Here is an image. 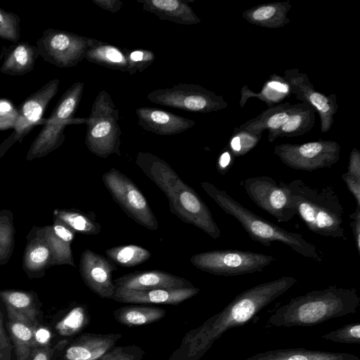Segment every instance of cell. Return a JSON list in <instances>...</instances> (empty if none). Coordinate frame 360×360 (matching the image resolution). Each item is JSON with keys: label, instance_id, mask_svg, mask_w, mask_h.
<instances>
[{"label": "cell", "instance_id": "f1b7e54d", "mask_svg": "<svg viewBox=\"0 0 360 360\" xmlns=\"http://www.w3.org/2000/svg\"><path fill=\"white\" fill-rule=\"evenodd\" d=\"M53 217L58 219L75 233L98 235L101 230L94 213H86L77 209H54Z\"/></svg>", "mask_w": 360, "mask_h": 360}, {"label": "cell", "instance_id": "db71d44e", "mask_svg": "<svg viewBox=\"0 0 360 360\" xmlns=\"http://www.w3.org/2000/svg\"><path fill=\"white\" fill-rule=\"evenodd\" d=\"M5 47L6 46H3L1 48H0V60L3 59L4 58Z\"/></svg>", "mask_w": 360, "mask_h": 360}, {"label": "cell", "instance_id": "8fae6325", "mask_svg": "<svg viewBox=\"0 0 360 360\" xmlns=\"http://www.w3.org/2000/svg\"><path fill=\"white\" fill-rule=\"evenodd\" d=\"M96 41L77 34L48 28L36 41L39 56L58 68L76 66L85 58L88 49Z\"/></svg>", "mask_w": 360, "mask_h": 360}, {"label": "cell", "instance_id": "f546056e", "mask_svg": "<svg viewBox=\"0 0 360 360\" xmlns=\"http://www.w3.org/2000/svg\"><path fill=\"white\" fill-rule=\"evenodd\" d=\"M90 316L86 304L72 307L55 325L56 333L63 338H74L89 326Z\"/></svg>", "mask_w": 360, "mask_h": 360}, {"label": "cell", "instance_id": "816d5d0a", "mask_svg": "<svg viewBox=\"0 0 360 360\" xmlns=\"http://www.w3.org/2000/svg\"><path fill=\"white\" fill-rule=\"evenodd\" d=\"M13 108H11V104L6 101H0V115L6 114L11 111Z\"/></svg>", "mask_w": 360, "mask_h": 360}, {"label": "cell", "instance_id": "bcb514c9", "mask_svg": "<svg viewBox=\"0 0 360 360\" xmlns=\"http://www.w3.org/2000/svg\"><path fill=\"white\" fill-rule=\"evenodd\" d=\"M276 12V8L271 6H263L256 10L252 17L257 20H264L270 18Z\"/></svg>", "mask_w": 360, "mask_h": 360}, {"label": "cell", "instance_id": "ffe728a7", "mask_svg": "<svg viewBox=\"0 0 360 360\" xmlns=\"http://www.w3.org/2000/svg\"><path fill=\"white\" fill-rule=\"evenodd\" d=\"M136 115L140 127L161 136L176 135L195 124L190 119L152 107L138 108Z\"/></svg>", "mask_w": 360, "mask_h": 360}, {"label": "cell", "instance_id": "4316f807", "mask_svg": "<svg viewBox=\"0 0 360 360\" xmlns=\"http://www.w3.org/2000/svg\"><path fill=\"white\" fill-rule=\"evenodd\" d=\"M165 309L148 305H128L113 311L112 315L119 323L128 327L148 325L165 316Z\"/></svg>", "mask_w": 360, "mask_h": 360}, {"label": "cell", "instance_id": "277c9868", "mask_svg": "<svg viewBox=\"0 0 360 360\" xmlns=\"http://www.w3.org/2000/svg\"><path fill=\"white\" fill-rule=\"evenodd\" d=\"M202 188L227 214L235 218L251 240L269 247L273 242L289 246L302 256L321 263L323 253L307 241L300 233L288 231L255 214L224 190L207 181L200 183Z\"/></svg>", "mask_w": 360, "mask_h": 360}, {"label": "cell", "instance_id": "44dd1931", "mask_svg": "<svg viewBox=\"0 0 360 360\" xmlns=\"http://www.w3.org/2000/svg\"><path fill=\"white\" fill-rule=\"evenodd\" d=\"M122 338L121 333H82L67 345L62 360H96Z\"/></svg>", "mask_w": 360, "mask_h": 360}, {"label": "cell", "instance_id": "f6af8a7d", "mask_svg": "<svg viewBox=\"0 0 360 360\" xmlns=\"http://www.w3.org/2000/svg\"><path fill=\"white\" fill-rule=\"evenodd\" d=\"M34 337L37 346L44 345L51 342V333L42 326L36 329Z\"/></svg>", "mask_w": 360, "mask_h": 360}, {"label": "cell", "instance_id": "7a4b0ae2", "mask_svg": "<svg viewBox=\"0 0 360 360\" xmlns=\"http://www.w3.org/2000/svg\"><path fill=\"white\" fill-rule=\"evenodd\" d=\"M136 163L165 193L173 214L201 229L213 239L220 237V229L207 205L166 161L150 153L139 152Z\"/></svg>", "mask_w": 360, "mask_h": 360}, {"label": "cell", "instance_id": "5bb4252c", "mask_svg": "<svg viewBox=\"0 0 360 360\" xmlns=\"http://www.w3.org/2000/svg\"><path fill=\"white\" fill-rule=\"evenodd\" d=\"M60 80L53 79L27 97L17 108L18 116L13 129L28 134L37 125H44L43 117L49 102L58 91Z\"/></svg>", "mask_w": 360, "mask_h": 360}, {"label": "cell", "instance_id": "ab89813d", "mask_svg": "<svg viewBox=\"0 0 360 360\" xmlns=\"http://www.w3.org/2000/svg\"><path fill=\"white\" fill-rule=\"evenodd\" d=\"M342 179L345 181L349 192L354 196L356 206L360 207V180H358L347 172L342 175Z\"/></svg>", "mask_w": 360, "mask_h": 360}, {"label": "cell", "instance_id": "ba28073f", "mask_svg": "<svg viewBox=\"0 0 360 360\" xmlns=\"http://www.w3.org/2000/svg\"><path fill=\"white\" fill-rule=\"evenodd\" d=\"M190 261L193 266L202 271L235 276L262 271L275 258L250 250L224 249L195 254Z\"/></svg>", "mask_w": 360, "mask_h": 360}, {"label": "cell", "instance_id": "4dcf8cb0", "mask_svg": "<svg viewBox=\"0 0 360 360\" xmlns=\"http://www.w3.org/2000/svg\"><path fill=\"white\" fill-rule=\"evenodd\" d=\"M105 255L113 264L122 267L141 264L152 255L148 250L133 244L110 248L105 250Z\"/></svg>", "mask_w": 360, "mask_h": 360}, {"label": "cell", "instance_id": "6da1fadb", "mask_svg": "<svg viewBox=\"0 0 360 360\" xmlns=\"http://www.w3.org/2000/svg\"><path fill=\"white\" fill-rule=\"evenodd\" d=\"M297 282L296 278L285 276L240 292L221 311L188 331L167 360H200L224 333L247 323Z\"/></svg>", "mask_w": 360, "mask_h": 360}, {"label": "cell", "instance_id": "52a82bcc", "mask_svg": "<svg viewBox=\"0 0 360 360\" xmlns=\"http://www.w3.org/2000/svg\"><path fill=\"white\" fill-rule=\"evenodd\" d=\"M119 120V110L110 95L101 90L86 118L87 129L84 142L91 153L102 158L112 154L121 155L122 131Z\"/></svg>", "mask_w": 360, "mask_h": 360}, {"label": "cell", "instance_id": "30bf717a", "mask_svg": "<svg viewBox=\"0 0 360 360\" xmlns=\"http://www.w3.org/2000/svg\"><path fill=\"white\" fill-rule=\"evenodd\" d=\"M250 198L278 222H288L296 214L292 193L288 184L271 176H258L240 181Z\"/></svg>", "mask_w": 360, "mask_h": 360}, {"label": "cell", "instance_id": "f5cc1de1", "mask_svg": "<svg viewBox=\"0 0 360 360\" xmlns=\"http://www.w3.org/2000/svg\"><path fill=\"white\" fill-rule=\"evenodd\" d=\"M231 147L235 151L240 150V149H241L240 139L238 136H236L232 139Z\"/></svg>", "mask_w": 360, "mask_h": 360}, {"label": "cell", "instance_id": "7dc6e473", "mask_svg": "<svg viewBox=\"0 0 360 360\" xmlns=\"http://www.w3.org/2000/svg\"><path fill=\"white\" fill-rule=\"evenodd\" d=\"M289 116L285 112H281L273 115L268 121V125L273 128L276 129L283 125L288 120Z\"/></svg>", "mask_w": 360, "mask_h": 360}, {"label": "cell", "instance_id": "c3c4849f", "mask_svg": "<svg viewBox=\"0 0 360 360\" xmlns=\"http://www.w3.org/2000/svg\"><path fill=\"white\" fill-rule=\"evenodd\" d=\"M301 117L299 115H293L283 124V129L287 132L294 131L299 127Z\"/></svg>", "mask_w": 360, "mask_h": 360}, {"label": "cell", "instance_id": "f907efd6", "mask_svg": "<svg viewBox=\"0 0 360 360\" xmlns=\"http://www.w3.org/2000/svg\"><path fill=\"white\" fill-rule=\"evenodd\" d=\"M269 86L278 91L287 92L288 90V86L286 84L278 82H271Z\"/></svg>", "mask_w": 360, "mask_h": 360}, {"label": "cell", "instance_id": "7c38bea8", "mask_svg": "<svg viewBox=\"0 0 360 360\" xmlns=\"http://www.w3.org/2000/svg\"><path fill=\"white\" fill-rule=\"evenodd\" d=\"M79 273L86 285L101 298L113 299L117 287L112 272L117 269L105 256L86 249L81 254Z\"/></svg>", "mask_w": 360, "mask_h": 360}, {"label": "cell", "instance_id": "d6986e66", "mask_svg": "<svg viewBox=\"0 0 360 360\" xmlns=\"http://www.w3.org/2000/svg\"><path fill=\"white\" fill-rule=\"evenodd\" d=\"M319 142L303 144L296 150L280 152L282 160L289 167L299 170L314 171L330 167L338 160L337 151L334 149L325 150Z\"/></svg>", "mask_w": 360, "mask_h": 360}, {"label": "cell", "instance_id": "e0dca14e", "mask_svg": "<svg viewBox=\"0 0 360 360\" xmlns=\"http://www.w3.org/2000/svg\"><path fill=\"white\" fill-rule=\"evenodd\" d=\"M197 287L178 289L131 290L117 288L113 300L127 304L177 305L200 292Z\"/></svg>", "mask_w": 360, "mask_h": 360}, {"label": "cell", "instance_id": "d590c367", "mask_svg": "<svg viewBox=\"0 0 360 360\" xmlns=\"http://www.w3.org/2000/svg\"><path fill=\"white\" fill-rule=\"evenodd\" d=\"M322 339L333 342L360 344V324L353 323L343 326L321 336Z\"/></svg>", "mask_w": 360, "mask_h": 360}, {"label": "cell", "instance_id": "e575fe53", "mask_svg": "<svg viewBox=\"0 0 360 360\" xmlns=\"http://www.w3.org/2000/svg\"><path fill=\"white\" fill-rule=\"evenodd\" d=\"M125 52L128 60L129 75H134L136 72L141 73L148 68L155 60V56L153 51L147 49H127Z\"/></svg>", "mask_w": 360, "mask_h": 360}, {"label": "cell", "instance_id": "8d00e7d4", "mask_svg": "<svg viewBox=\"0 0 360 360\" xmlns=\"http://www.w3.org/2000/svg\"><path fill=\"white\" fill-rule=\"evenodd\" d=\"M145 351L135 345L114 346L96 360H142Z\"/></svg>", "mask_w": 360, "mask_h": 360}, {"label": "cell", "instance_id": "3957f363", "mask_svg": "<svg viewBox=\"0 0 360 360\" xmlns=\"http://www.w3.org/2000/svg\"><path fill=\"white\" fill-rule=\"evenodd\" d=\"M359 304L355 288L330 285L291 299L271 314L268 323L276 327L312 326L353 314Z\"/></svg>", "mask_w": 360, "mask_h": 360}, {"label": "cell", "instance_id": "d6a6232c", "mask_svg": "<svg viewBox=\"0 0 360 360\" xmlns=\"http://www.w3.org/2000/svg\"><path fill=\"white\" fill-rule=\"evenodd\" d=\"M20 17L0 8V38L12 42H18L20 38Z\"/></svg>", "mask_w": 360, "mask_h": 360}, {"label": "cell", "instance_id": "9a60e30c", "mask_svg": "<svg viewBox=\"0 0 360 360\" xmlns=\"http://www.w3.org/2000/svg\"><path fill=\"white\" fill-rule=\"evenodd\" d=\"M22 267L30 279L41 278L53 266L52 248L46 237L44 226H34L26 236Z\"/></svg>", "mask_w": 360, "mask_h": 360}, {"label": "cell", "instance_id": "ee69618b", "mask_svg": "<svg viewBox=\"0 0 360 360\" xmlns=\"http://www.w3.org/2000/svg\"><path fill=\"white\" fill-rule=\"evenodd\" d=\"M310 101L320 111L326 112L329 110L327 98L323 95L314 93L310 96Z\"/></svg>", "mask_w": 360, "mask_h": 360}, {"label": "cell", "instance_id": "cb8c5ba5", "mask_svg": "<svg viewBox=\"0 0 360 360\" xmlns=\"http://www.w3.org/2000/svg\"><path fill=\"white\" fill-rule=\"evenodd\" d=\"M44 229L53 250V266L67 264L75 267L71 245L76 233L56 217L53 224L44 226Z\"/></svg>", "mask_w": 360, "mask_h": 360}, {"label": "cell", "instance_id": "2e32d148", "mask_svg": "<svg viewBox=\"0 0 360 360\" xmlns=\"http://www.w3.org/2000/svg\"><path fill=\"white\" fill-rule=\"evenodd\" d=\"M8 319L21 321L37 328L42 326V311L37 294L32 290H0Z\"/></svg>", "mask_w": 360, "mask_h": 360}, {"label": "cell", "instance_id": "ac0fdd59", "mask_svg": "<svg viewBox=\"0 0 360 360\" xmlns=\"http://www.w3.org/2000/svg\"><path fill=\"white\" fill-rule=\"evenodd\" d=\"M113 281L117 288L138 290L178 289L194 286L184 278L161 270L135 271Z\"/></svg>", "mask_w": 360, "mask_h": 360}, {"label": "cell", "instance_id": "f35d334b", "mask_svg": "<svg viewBox=\"0 0 360 360\" xmlns=\"http://www.w3.org/2000/svg\"><path fill=\"white\" fill-rule=\"evenodd\" d=\"M351 227L355 247L357 252H360V207L356 206L354 212L349 214Z\"/></svg>", "mask_w": 360, "mask_h": 360}, {"label": "cell", "instance_id": "603a6c76", "mask_svg": "<svg viewBox=\"0 0 360 360\" xmlns=\"http://www.w3.org/2000/svg\"><path fill=\"white\" fill-rule=\"evenodd\" d=\"M143 9L159 19L180 25H193L199 20L186 0H137Z\"/></svg>", "mask_w": 360, "mask_h": 360}, {"label": "cell", "instance_id": "4fadbf2b", "mask_svg": "<svg viewBox=\"0 0 360 360\" xmlns=\"http://www.w3.org/2000/svg\"><path fill=\"white\" fill-rule=\"evenodd\" d=\"M147 98L155 104L185 111L203 112L210 106V98L204 89L186 83L153 90Z\"/></svg>", "mask_w": 360, "mask_h": 360}, {"label": "cell", "instance_id": "74e56055", "mask_svg": "<svg viewBox=\"0 0 360 360\" xmlns=\"http://www.w3.org/2000/svg\"><path fill=\"white\" fill-rule=\"evenodd\" d=\"M13 349L12 342L4 325V314L0 309V360H12Z\"/></svg>", "mask_w": 360, "mask_h": 360}, {"label": "cell", "instance_id": "484cf974", "mask_svg": "<svg viewBox=\"0 0 360 360\" xmlns=\"http://www.w3.org/2000/svg\"><path fill=\"white\" fill-rule=\"evenodd\" d=\"M84 59L108 69L128 73L125 49L118 48L101 40L96 39L88 49Z\"/></svg>", "mask_w": 360, "mask_h": 360}, {"label": "cell", "instance_id": "8992f818", "mask_svg": "<svg viewBox=\"0 0 360 360\" xmlns=\"http://www.w3.org/2000/svg\"><path fill=\"white\" fill-rule=\"evenodd\" d=\"M83 91L80 86L72 84L63 94L31 143L26 155L27 160L44 157L58 148L65 139L64 131L68 125L86 123V118L74 117Z\"/></svg>", "mask_w": 360, "mask_h": 360}, {"label": "cell", "instance_id": "681fc988", "mask_svg": "<svg viewBox=\"0 0 360 360\" xmlns=\"http://www.w3.org/2000/svg\"><path fill=\"white\" fill-rule=\"evenodd\" d=\"M231 161V156L228 152L224 153L219 160V172L224 174L226 167L229 165Z\"/></svg>", "mask_w": 360, "mask_h": 360}, {"label": "cell", "instance_id": "836d02e7", "mask_svg": "<svg viewBox=\"0 0 360 360\" xmlns=\"http://www.w3.org/2000/svg\"><path fill=\"white\" fill-rule=\"evenodd\" d=\"M73 338H61L35 347L30 360H62L67 345Z\"/></svg>", "mask_w": 360, "mask_h": 360}, {"label": "cell", "instance_id": "1f68e13d", "mask_svg": "<svg viewBox=\"0 0 360 360\" xmlns=\"http://www.w3.org/2000/svg\"><path fill=\"white\" fill-rule=\"evenodd\" d=\"M15 227L11 210H0V265L10 260L14 248Z\"/></svg>", "mask_w": 360, "mask_h": 360}, {"label": "cell", "instance_id": "b9f144b4", "mask_svg": "<svg viewBox=\"0 0 360 360\" xmlns=\"http://www.w3.org/2000/svg\"><path fill=\"white\" fill-rule=\"evenodd\" d=\"M17 108H13L8 112L0 115V131L7 130L11 128H13L17 116H18Z\"/></svg>", "mask_w": 360, "mask_h": 360}, {"label": "cell", "instance_id": "9c48e42d", "mask_svg": "<svg viewBox=\"0 0 360 360\" xmlns=\"http://www.w3.org/2000/svg\"><path fill=\"white\" fill-rule=\"evenodd\" d=\"M101 179L113 200L129 217L149 230L158 229V221L148 200L129 177L111 168Z\"/></svg>", "mask_w": 360, "mask_h": 360}, {"label": "cell", "instance_id": "83f0119b", "mask_svg": "<svg viewBox=\"0 0 360 360\" xmlns=\"http://www.w3.org/2000/svg\"><path fill=\"white\" fill-rule=\"evenodd\" d=\"M7 332L15 351L16 360H30L37 347L36 328L21 321L8 319Z\"/></svg>", "mask_w": 360, "mask_h": 360}, {"label": "cell", "instance_id": "d4e9b609", "mask_svg": "<svg viewBox=\"0 0 360 360\" xmlns=\"http://www.w3.org/2000/svg\"><path fill=\"white\" fill-rule=\"evenodd\" d=\"M245 360H360V358L346 352L287 348L259 352Z\"/></svg>", "mask_w": 360, "mask_h": 360}, {"label": "cell", "instance_id": "60d3db41", "mask_svg": "<svg viewBox=\"0 0 360 360\" xmlns=\"http://www.w3.org/2000/svg\"><path fill=\"white\" fill-rule=\"evenodd\" d=\"M92 1L103 10L112 13L118 12L123 6V2L120 0H92Z\"/></svg>", "mask_w": 360, "mask_h": 360}, {"label": "cell", "instance_id": "7bdbcfd3", "mask_svg": "<svg viewBox=\"0 0 360 360\" xmlns=\"http://www.w3.org/2000/svg\"><path fill=\"white\" fill-rule=\"evenodd\" d=\"M347 173L360 180V160L358 153L352 154Z\"/></svg>", "mask_w": 360, "mask_h": 360}, {"label": "cell", "instance_id": "5b68a950", "mask_svg": "<svg viewBox=\"0 0 360 360\" xmlns=\"http://www.w3.org/2000/svg\"><path fill=\"white\" fill-rule=\"evenodd\" d=\"M288 184L297 214L311 232L325 237L347 239L342 226L343 205L332 186L312 187L298 179Z\"/></svg>", "mask_w": 360, "mask_h": 360}, {"label": "cell", "instance_id": "7402d4cb", "mask_svg": "<svg viewBox=\"0 0 360 360\" xmlns=\"http://www.w3.org/2000/svg\"><path fill=\"white\" fill-rule=\"evenodd\" d=\"M36 46L26 41L17 42L5 47L0 72L10 76H20L34 68L39 57Z\"/></svg>", "mask_w": 360, "mask_h": 360}]
</instances>
